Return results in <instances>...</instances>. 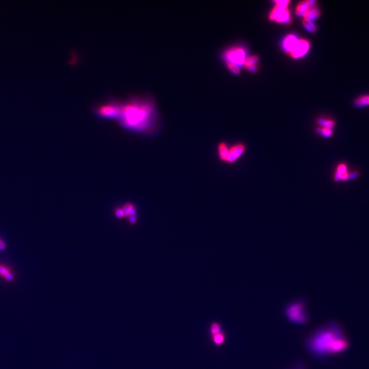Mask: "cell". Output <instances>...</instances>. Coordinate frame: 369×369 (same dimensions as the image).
<instances>
[{"label": "cell", "mask_w": 369, "mask_h": 369, "mask_svg": "<svg viewBox=\"0 0 369 369\" xmlns=\"http://www.w3.org/2000/svg\"><path fill=\"white\" fill-rule=\"evenodd\" d=\"M116 215L119 217H123L126 215V216L129 217V221L131 223H135L136 221L137 217L135 216V213H136V209L133 206L132 204L125 205V206L122 207L121 209H117L115 211Z\"/></svg>", "instance_id": "cell-9"}, {"label": "cell", "mask_w": 369, "mask_h": 369, "mask_svg": "<svg viewBox=\"0 0 369 369\" xmlns=\"http://www.w3.org/2000/svg\"><path fill=\"white\" fill-rule=\"evenodd\" d=\"M222 331V328H221L220 324H218V323L213 322L211 325L210 334L211 336H214V335L218 334V333L221 332Z\"/></svg>", "instance_id": "cell-18"}, {"label": "cell", "mask_w": 369, "mask_h": 369, "mask_svg": "<svg viewBox=\"0 0 369 369\" xmlns=\"http://www.w3.org/2000/svg\"><path fill=\"white\" fill-rule=\"evenodd\" d=\"M0 274L3 275V276H5V278H7L8 280H12V279H13V276H12L11 273H10L9 271L8 270V269L5 267L0 266Z\"/></svg>", "instance_id": "cell-21"}, {"label": "cell", "mask_w": 369, "mask_h": 369, "mask_svg": "<svg viewBox=\"0 0 369 369\" xmlns=\"http://www.w3.org/2000/svg\"><path fill=\"white\" fill-rule=\"evenodd\" d=\"M319 123L322 126L326 127V128L332 129L334 127V122L332 120L320 119L319 121Z\"/></svg>", "instance_id": "cell-20"}, {"label": "cell", "mask_w": 369, "mask_h": 369, "mask_svg": "<svg viewBox=\"0 0 369 369\" xmlns=\"http://www.w3.org/2000/svg\"><path fill=\"white\" fill-rule=\"evenodd\" d=\"M358 175L357 173H348V167L346 163H340L336 167L335 173V181H346L355 178Z\"/></svg>", "instance_id": "cell-8"}, {"label": "cell", "mask_w": 369, "mask_h": 369, "mask_svg": "<svg viewBox=\"0 0 369 369\" xmlns=\"http://www.w3.org/2000/svg\"><path fill=\"white\" fill-rule=\"evenodd\" d=\"M285 315L289 322L296 324H306L308 322V315L306 304L301 301H296L285 308Z\"/></svg>", "instance_id": "cell-4"}, {"label": "cell", "mask_w": 369, "mask_h": 369, "mask_svg": "<svg viewBox=\"0 0 369 369\" xmlns=\"http://www.w3.org/2000/svg\"><path fill=\"white\" fill-rule=\"evenodd\" d=\"M218 151L219 157L221 160L226 161L228 157L229 149L225 143H220L218 146Z\"/></svg>", "instance_id": "cell-14"}, {"label": "cell", "mask_w": 369, "mask_h": 369, "mask_svg": "<svg viewBox=\"0 0 369 369\" xmlns=\"http://www.w3.org/2000/svg\"><path fill=\"white\" fill-rule=\"evenodd\" d=\"M211 338H212L213 342L215 345L221 346V345L224 344L225 339H226V334H225L224 331H222V332L211 336Z\"/></svg>", "instance_id": "cell-16"}, {"label": "cell", "mask_w": 369, "mask_h": 369, "mask_svg": "<svg viewBox=\"0 0 369 369\" xmlns=\"http://www.w3.org/2000/svg\"><path fill=\"white\" fill-rule=\"evenodd\" d=\"M350 341L339 325L331 323L313 333L307 340V347L318 356H332L346 352Z\"/></svg>", "instance_id": "cell-2"}, {"label": "cell", "mask_w": 369, "mask_h": 369, "mask_svg": "<svg viewBox=\"0 0 369 369\" xmlns=\"http://www.w3.org/2000/svg\"><path fill=\"white\" fill-rule=\"evenodd\" d=\"M320 15V11L317 9L315 6L314 7H311L309 8L308 11L306 12L304 15L303 16L304 19L309 20V21H313V20L317 19V17Z\"/></svg>", "instance_id": "cell-13"}, {"label": "cell", "mask_w": 369, "mask_h": 369, "mask_svg": "<svg viewBox=\"0 0 369 369\" xmlns=\"http://www.w3.org/2000/svg\"><path fill=\"white\" fill-rule=\"evenodd\" d=\"M274 3H276V6H278V7L286 8L290 3V2L289 0H277Z\"/></svg>", "instance_id": "cell-24"}, {"label": "cell", "mask_w": 369, "mask_h": 369, "mask_svg": "<svg viewBox=\"0 0 369 369\" xmlns=\"http://www.w3.org/2000/svg\"><path fill=\"white\" fill-rule=\"evenodd\" d=\"M227 63L234 64L237 66L243 65L244 64L245 58V51L241 48L235 47L229 49L226 53Z\"/></svg>", "instance_id": "cell-6"}, {"label": "cell", "mask_w": 369, "mask_h": 369, "mask_svg": "<svg viewBox=\"0 0 369 369\" xmlns=\"http://www.w3.org/2000/svg\"><path fill=\"white\" fill-rule=\"evenodd\" d=\"M117 121L125 130L145 136L154 135L160 127L156 103L148 95L132 96L121 101Z\"/></svg>", "instance_id": "cell-1"}, {"label": "cell", "mask_w": 369, "mask_h": 369, "mask_svg": "<svg viewBox=\"0 0 369 369\" xmlns=\"http://www.w3.org/2000/svg\"><path fill=\"white\" fill-rule=\"evenodd\" d=\"M355 105L358 107L369 106V95L361 96V97L358 98L355 101Z\"/></svg>", "instance_id": "cell-15"}, {"label": "cell", "mask_w": 369, "mask_h": 369, "mask_svg": "<svg viewBox=\"0 0 369 369\" xmlns=\"http://www.w3.org/2000/svg\"><path fill=\"white\" fill-rule=\"evenodd\" d=\"M120 107L121 101L111 99L96 105L94 107V113L99 119L117 121L120 113Z\"/></svg>", "instance_id": "cell-3"}, {"label": "cell", "mask_w": 369, "mask_h": 369, "mask_svg": "<svg viewBox=\"0 0 369 369\" xmlns=\"http://www.w3.org/2000/svg\"><path fill=\"white\" fill-rule=\"evenodd\" d=\"M310 49V43L305 39H298L296 45L289 55L295 59L304 56Z\"/></svg>", "instance_id": "cell-7"}, {"label": "cell", "mask_w": 369, "mask_h": 369, "mask_svg": "<svg viewBox=\"0 0 369 369\" xmlns=\"http://www.w3.org/2000/svg\"><path fill=\"white\" fill-rule=\"evenodd\" d=\"M269 18L271 21H275L277 23H289L291 22L290 11L287 7L275 6L272 12L269 14Z\"/></svg>", "instance_id": "cell-5"}, {"label": "cell", "mask_w": 369, "mask_h": 369, "mask_svg": "<svg viewBox=\"0 0 369 369\" xmlns=\"http://www.w3.org/2000/svg\"><path fill=\"white\" fill-rule=\"evenodd\" d=\"M259 62V57L257 55H252L245 59L243 65L245 67H249V66L257 65L256 64Z\"/></svg>", "instance_id": "cell-19"}, {"label": "cell", "mask_w": 369, "mask_h": 369, "mask_svg": "<svg viewBox=\"0 0 369 369\" xmlns=\"http://www.w3.org/2000/svg\"><path fill=\"white\" fill-rule=\"evenodd\" d=\"M315 1H303L298 5L296 8L295 13L300 17H303L306 12L308 11L309 8L314 7Z\"/></svg>", "instance_id": "cell-12"}, {"label": "cell", "mask_w": 369, "mask_h": 369, "mask_svg": "<svg viewBox=\"0 0 369 369\" xmlns=\"http://www.w3.org/2000/svg\"><path fill=\"white\" fill-rule=\"evenodd\" d=\"M248 71L256 72L258 70V67L257 65L249 66V67H245Z\"/></svg>", "instance_id": "cell-25"}, {"label": "cell", "mask_w": 369, "mask_h": 369, "mask_svg": "<svg viewBox=\"0 0 369 369\" xmlns=\"http://www.w3.org/2000/svg\"><path fill=\"white\" fill-rule=\"evenodd\" d=\"M5 248V245L4 244L3 241H0V249H4Z\"/></svg>", "instance_id": "cell-26"}, {"label": "cell", "mask_w": 369, "mask_h": 369, "mask_svg": "<svg viewBox=\"0 0 369 369\" xmlns=\"http://www.w3.org/2000/svg\"><path fill=\"white\" fill-rule=\"evenodd\" d=\"M303 25L305 29L311 33H314L317 31L316 25H315L313 21H309V20L303 19L302 21Z\"/></svg>", "instance_id": "cell-17"}, {"label": "cell", "mask_w": 369, "mask_h": 369, "mask_svg": "<svg viewBox=\"0 0 369 369\" xmlns=\"http://www.w3.org/2000/svg\"><path fill=\"white\" fill-rule=\"evenodd\" d=\"M319 132L325 137H330L332 135V130L331 129L326 128V127H322V128L318 129Z\"/></svg>", "instance_id": "cell-22"}, {"label": "cell", "mask_w": 369, "mask_h": 369, "mask_svg": "<svg viewBox=\"0 0 369 369\" xmlns=\"http://www.w3.org/2000/svg\"><path fill=\"white\" fill-rule=\"evenodd\" d=\"M227 65H228L229 69L231 70L233 73L235 74V75H238V74L240 73V69H239L238 66L230 63H227Z\"/></svg>", "instance_id": "cell-23"}, {"label": "cell", "mask_w": 369, "mask_h": 369, "mask_svg": "<svg viewBox=\"0 0 369 369\" xmlns=\"http://www.w3.org/2000/svg\"><path fill=\"white\" fill-rule=\"evenodd\" d=\"M298 41V38L293 35H289L285 37L284 41H283V47L287 53L289 54L291 52Z\"/></svg>", "instance_id": "cell-11"}, {"label": "cell", "mask_w": 369, "mask_h": 369, "mask_svg": "<svg viewBox=\"0 0 369 369\" xmlns=\"http://www.w3.org/2000/svg\"><path fill=\"white\" fill-rule=\"evenodd\" d=\"M245 149V146L242 145V144H238V145L233 146V147L229 149L226 161H228L229 163L235 162L237 159H239L243 155V153H244Z\"/></svg>", "instance_id": "cell-10"}]
</instances>
